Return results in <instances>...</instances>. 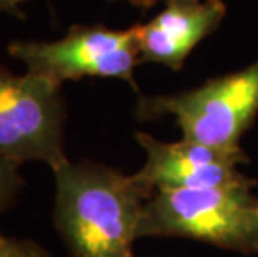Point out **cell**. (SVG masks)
<instances>
[{
	"instance_id": "obj_5",
	"label": "cell",
	"mask_w": 258,
	"mask_h": 257,
	"mask_svg": "<svg viewBox=\"0 0 258 257\" xmlns=\"http://www.w3.org/2000/svg\"><path fill=\"white\" fill-rule=\"evenodd\" d=\"M9 54L27 65V72L58 85L82 77H108L125 80L137 90L134 70L142 64L134 27L74 25L53 42H12Z\"/></svg>"
},
{
	"instance_id": "obj_7",
	"label": "cell",
	"mask_w": 258,
	"mask_h": 257,
	"mask_svg": "<svg viewBox=\"0 0 258 257\" xmlns=\"http://www.w3.org/2000/svg\"><path fill=\"white\" fill-rule=\"evenodd\" d=\"M225 14L223 0H170L153 19L134 25L140 62L180 70L191 50L220 27Z\"/></svg>"
},
{
	"instance_id": "obj_10",
	"label": "cell",
	"mask_w": 258,
	"mask_h": 257,
	"mask_svg": "<svg viewBox=\"0 0 258 257\" xmlns=\"http://www.w3.org/2000/svg\"><path fill=\"white\" fill-rule=\"evenodd\" d=\"M24 2H27V0H0V10L14 15V17L22 19L24 15H22V10L19 7H20V4H24Z\"/></svg>"
},
{
	"instance_id": "obj_12",
	"label": "cell",
	"mask_w": 258,
	"mask_h": 257,
	"mask_svg": "<svg viewBox=\"0 0 258 257\" xmlns=\"http://www.w3.org/2000/svg\"><path fill=\"white\" fill-rule=\"evenodd\" d=\"M134 257H135V255H134Z\"/></svg>"
},
{
	"instance_id": "obj_8",
	"label": "cell",
	"mask_w": 258,
	"mask_h": 257,
	"mask_svg": "<svg viewBox=\"0 0 258 257\" xmlns=\"http://www.w3.org/2000/svg\"><path fill=\"white\" fill-rule=\"evenodd\" d=\"M22 185L24 180L19 174V164L0 156V214L14 204Z\"/></svg>"
},
{
	"instance_id": "obj_6",
	"label": "cell",
	"mask_w": 258,
	"mask_h": 257,
	"mask_svg": "<svg viewBox=\"0 0 258 257\" xmlns=\"http://www.w3.org/2000/svg\"><path fill=\"white\" fill-rule=\"evenodd\" d=\"M137 142L147 161L134 179L152 197L160 190L253 187L255 180L243 176L237 166L246 162L245 152L230 154L191 140L162 142L150 134L137 132Z\"/></svg>"
},
{
	"instance_id": "obj_1",
	"label": "cell",
	"mask_w": 258,
	"mask_h": 257,
	"mask_svg": "<svg viewBox=\"0 0 258 257\" xmlns=\"http://www.w3.org/2000/svg\"><path fill=\"white\" fill-rule=\"evenodd\" d=\"M55 226L74 257H134L148 194L134 176L93 162L55 172Z\"/></svg>"
},
{
	"instance_id": "obj_9",
	"label": "cell",
	"mask_w": 258,
	"mask_h": 257,
	"mask_svg": "<svg viewBox=\"0 0 258 257\" xmlns=\"http://www.w3.org/2000/svg\"><path fill=\"white\" fill-rule=\"evenodd\" d=\"M0 257H50L32 240L7 237L0 232Z\"/></svg>"
},
{
	"instance_id": "obj_4",
	"label": "cell",
	"mask_w": 258,
	"mask_h": 257,
	"mask_svg": "<svg viewBox=\"0 0 258 257\" xmlns=\"http://www.w3.org/2000/svg\"><path fill=\"white\" fill-rule=\"evenodd\" d=\"M62 85L40 75H15L0 65V156L15 164L38 161L53 172L63 154Z\"/></svg>"
},
{
	"instance_id": "obj_3",
	"label": "cell",
	"mask_w": 258,
	"mask_h": 257,
	"mask_svg": "<svg viewBox=\"0 0 258 257\" xmlns=\"http://www.w3.org/2000/svg\"><path fill=\"white\" fill-rule=\"evenodd\" d=\"M258 114V60L173 95L140 97L137 116H173L185 140L238 154L240 137Z\"/></svg>"
},
{
	"instance_id": "obj_2",
	"label": "cell",
	"mask_w": 258,
	"mask_h": 257,
	"mask_svg": "<svg viewBox=\"0 0 258 257\" xmlns=\"http://www.w3.org/2000/svg\"><path fill=\"white\" fill-rule=\"evenodd\" d=\"M139 236L188 237L258 254V197L250 187L160 190L148 197Z\"/></svg>"
},
{
	"instance_id": "obj_11",
	"label": "cell",
	"mask_w": 258,
	"mask_h": 257,
	"mask_svg": "<svg viewBox=\"0 0 258 257\" xmlns=\"http://www.w3.org/2000/svg\"><path fill=\"white\" fill-rule=\"evenodd\" d=\"M113 2V0H112ZM123 2H128L132 5H135V7H142V9H150L153 5H157L158 2H170V0H123Z\"/></svg>"
}]
</instances>
